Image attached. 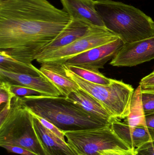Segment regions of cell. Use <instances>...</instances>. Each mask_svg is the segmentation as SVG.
<instances>
[{
    "label": "cell",
    "mask_w": 154,
    "mask_h": 155,
    "mask_svg": "<svg viewBox=\"0 0 154 155\" xmlns=\"http://www.w3.org/2000/svg\"><path fill=\"white\" fill-rule=\"evenodd\" d=\"M71 20L48 0H0V51L31 64Z\"/></svg>",
    "instance_id": "cell-1"
},
{
    "label": "cell",
    "mask_w": 154,
    "mask_h": 155,
    "mask_svg": "<svg viewBox=\"0 0 154 155\" xmlns=\"http://www.w3.org/2000/svg\"><path fill=\"white\" fill-rule=\"evenodd\" d=\"M21 97L30 112L48 120L63 132L102 128L111 124L90 114L65 97L30 95Z\"/></svg>",
    "instance_id": "cell-2"
},
{
    "label": "cell",
    "mask_w": 154,
    "mask_h": 155,
    "mask_svg": "<svg viewBox=\"0 0 154 155\" xmlns=\"http://www.w3.org/2000/svg\"><path fill=\"white\" fill-rule=\"evenodd\" d=\"M95 7L105 27L126 43L154 35V21L143 11L112 0H95Z\"/></svg>",
    "instance_id": "cell-3"
},
{
    "label": "cell",
    "mask_w": 154,
    "mask_h": 155,
    "mask_svg": "<svg viewBox=\"0 0 154 155\" xmlns=\"http://www.w3.org/2000/svg\"><path fill=\"white\" fill-rule=\"evenodd\" d=\"M33 119L21 97H14L9 113L0 124V146L19 147L37 155H46L34 130Z\"/></svg>",
    "instance_id": "cell-4"
},
{
    "label": "cell",
    "mask_w": 154,
    "mask_h": 155,
    "mask_svg": "<svg viewBox=\"0 0 154 155\" xmlns=\"http://www.w3.org/2000/svg\"><path fill=\"white\" fill-rule=\"evenodd\" d=\"M63 67L66 75L75 81L80 89L98 100L114 118L121 120L128 116L134 93L131 85L113 79L107 85L94 84L77 76L64 64Z\"/></svg>",
    "instance_id": "cell-5"
},
{
    "label": "cell",
    "mask_w": 154,
    "mask_h": 155,
    "mask_svg": "<svg viewBox=\"0 0 154 155\" xmlns=\"http://www.w3.org/2000/svg\"><path fill=\"white\" fill-rule=\"evenodd\" d=\"M67 143L78 155H99L108 150H132L114 133L110 125L102 128L64 132Z\"/></svg>",
    "instance_id": "cell-6"
},
{
    "label": "cell",
    "mask_w": 154,
    "mask_h": 155,
    "mask_svg": "<svg viewBox=\"0 0 154 155\" xmlns=\"http://www.w3.org/2000/svg\"><path fill=\"white\" fill-rule=\"evenodd\" d=\"M118 38V36L107 29H104L82 37L71 44L54 50L43 56L37 57L35 60L41 64L44 62L63 64L71 57Z\"/></svg>",
    "instance_id": "cell-7"
},
{
    "label": "cell",
    "mask_w": 154,
    "mask_h": 155,
    "mask_svg": "<svg viewBox=\"0 0 154 155\" xmlns=\"http://www.w3.org/2000/svg\"><path fill=\"white\" fill-rule=\"evenodd\" d=\"M124 45L120 38L95 47L67 60L63 64L88 70L99 71L112 60Z\"/></svg>",
    "instance_id": "cell-8"
},
{
    "label": "cell",
    "mask_w": 154,
    "mask_h": 155,
    "mask_svg": "<svg viewBox=\"0 0 154 155\" xmlns=\"http://www.w3.org/2000/svg\"><path fill=\"white\" fill-rule=\"evenodd\" d=\"M154 59V35L124 44L109 64L117 67H133Z\"/></svg>",
    "instance_id": "cell-9"
},
{
    "label": "cell",
    "mask_w": 154,
    "mask_h": 155,
    "mask_svg": "<svg viewBox=\"0 0 154 155\" xmlns=\"http://www.w3.org/2000/svg\"><path fill=\"white\" fill-rule=\"evenodd\" d=\"M104 29H107L91 25L80 20H71L57 37L43 48L36 58L43 56L54 50L71 44L82 37Z\"/></svg>",
    "instance_id": "cell-10"
},
{
    "label": "cell",
    "mask_w": 154,
    "mask_h": 155,
    "mask_svg": "<svg viewBox=\"0 0 154 155\" xmlns=\"http://www.w3.org/2000/svg\"><path fill=\"white\" fill-rule=\"evenodd\" d=\"M0 81L29 87L38 91L42 95L61 96L58 88L49 80L42 75L35 76L30 74H20L0 69Z\"/></svg>",
    "instance_id": "cell-11"
},
{
    "label": "cell",
    "mask_w": 154,
    "mask_h": 155,
    "mask_svg": "<svg viewBox=\"0 0 154 155\" xmlns=\"http://www.w3.org/2000/svg\"><path fill=\"white\" fill-rule=\"evenodd\" d=\"M110 127L115 134L134 151L143 144L154 140V132L144 126H131L113 118Z\"/></svg>",
    "instance_id": "cell-12"
},
{
    "label": "cell",
    "mask_w": 154,
    "mask_h": 155,
    "mask_svg": "<svg viewBox=\"0 0 154 155\" xmlns=\"http://www.w3.org/2000/svg\"><path fill=\"white\" fill-rule=\"evenodd\" d=\"M63 10L71 20H78L98 27L105 25L95 7V0H61Z\"/></svg>",
    "instance_id": "cell-13"
},
{
    "label": "cell",
    "mask_w": 154,
    "mask_h": 155,
    "mask_svg": "<svg viewBox=\"0 0 154 155\" xmlns=\"http://www.w3.org/2000/svg\"><path fill=\"white\" fill-rule=\"evenodd\" d=\"M33 117V127L46 155H78L68 143L45 128Z\"/></svg>",
    "instance_id": "cell-14"
},
{
    "label": "cell",
    "mask_w": 154,
    "mask_h": 155,
    "mask_svg": "<svg viewBox=\"0 0 154 155\" xmlns=\"http://www.w3.org/2000/svg\"><path fill=\"white\" fill-rule=\"evenodd\" d=\"M39 71L42 75L49 80L58 88L62 96L67 97L73 91L80 88L75 81L66 75L63 64L43 63Z\"/></svg>",
    "instance_id": "cell-15"
},
{
    "label": "cell",
    "mask_w": 154,
    "mask_h": 155,
    "mask_svg": "<svg viewBox=\"0 0 154 155\" xmlns=\"http://www.w3.org/2000/svg\"><path fill=\"white\" fill-rule=\"evenodd\" d=\"M66 97L97 118L110 122L114 118L98 100L80 88L73 91Z\"/></svg>",
    "instance_id": "cell-16"
},
{
    "label": "cell",
    "mask_w": 154,
    "mask_h": 155,
    "mask_svg": "<svg viewBox=\"0 0 154 155\" xmlns=\"http://www.w3.org/2000/svg\"><path fill=\"white\" fill-rule=\"evenodd\" d=\"M0 69L20 74L35 76L41 75L39 69L32 64L24 63L18 61L4 51H0Z\"/></svg>",
    "instance_id": "cell-17"
},
{
    "label": "cell",
    "mask_w": 154,
    "mask_h": 155,
    "mask_svg": "<svg viewBox=\"0 0 154 155\" xmlns=\"http://www.w3.org/2000/svg\"><path fill=\"white\" fill-rule=\"evenodd\" d=\"M125 119V123L131 126H146L145 115L143 108L142 89L140 85L133 94L129 114Z\"/></svg>",
    "instance_id": "cell-18"
},
{
    "label": "cell",
    "mask_w": 154,
    "mask_h": 155,
    "mask_svg": "<svg viewBox=\"0 0 154 155\" xmlns=\"http://www.w3.org/2000/svg\"><path fill=\"white\" fill-rule=\"evenodd\" d=\"M65 65L68 70L77 76L90 83L107 85L110 84L113 80V79L104 76L99 71H94L76 66Z\"/></svg>",
    "instance_id": "cell-19"
},
{
    "label": "cell",
    "mask_w": 154,
    "mask_h": 155,
    "mask_svg": "<svg viewBox=\"0 0 154 155\" xmlns=\"http://www.w3.org/2000/svg\"><path fill=\"white\" fill-rule=\"evenodd\" d=\"M142 100L145 115L154 113V90H142Z\"/></svg>",
    "instance_id": "cell-20"
},
{
    "label": "cell",
    "mask_w": 154,
    "mask_h": 155,
    "mask_svg": "<svg viewBox=\"0 0 154 155\" xmlns=\"http://www.w3.org/2000/svg\"><path fill=\"white\" fill-rule=\"evenodd\" d=\"M11 89L12 93L15 96L20 97L30 95H42V94L38 91L19 85L11 84Z\"/></svg>",
    "instance_id": "cell-21"
},
{
    "label": "cell",
    "mask_w": 154,
    "mask_h": 155,
    "mask_svg": "<svg viewBox=\"0 0 154 155\" xmlns=\"http://www.w3.org/2000/svg\"><path fill=\"white\" fill-rule=\"evenodd\" d=\"M31 114L34 117H36L37 119H38V120L40 122L41 124L45 128H47V129L52 132L53 134H55L56 135L58 136V137H59L60 138H61L62 140L65 141V134H64V132L60 130L56 126L54 125L53 124L49 122L48 120H46V119L42 118V117H40L33 114L32 113H31Z\"/></svg>",
    "instance_id": "cell-22"
},
{
    "label": "cell",
    "mask_w": 154,
    "mask_h": 155,
    "mask_svg": "<svg viewBox=\"0 0 154 155\" xmlns=\"http://www.w3.org/2000/svg\"><path fill=\"white\" fill-rule=\"evenodd\" d=\"M134 151L135 155H154V140L143 144Z\"/></svg>",
    "instance_id": "cell-23"
},
{
    "label": "cell",
    "mask_w": 154,
    "mask_h": 155,
    "mask_svg": "<svg viewBox=\"0 0 154 155\" xmlns=\"http://www.w3.org/2000/svg\"><path fill=\"white\" fill-rule=\"evenodd\" d=\"M139 85L142 90H154V70L150 74L141 79Z\"/></svg>",
    "instance_id": "cell-24"
},
{
    "label": "cell",
    "mask_w": 154,
    "mask_h": 155,
    "mask_svg": "<svg viewBox=\"0 0 154 155\" xmlns=\"http://www.w3.org/2000/svg\"><path fill=\"white\" fill-rule=\"evenodd\" d=\"M1 147L6 149L8 152L18 154L21 155H37L34 153L27 150V149H24V148H22V147H19L6 145L1 146Z\"/></svg>",
    "instance_id": "cell-25"
},
{
    "label": "cell",
    "mask_w": 154,
    "mask_h": 155,
    "mask_svg": "<svg viewBox=\"0 0 154 155\" xmlns=\"http://www.w3.org/2000/svg\"><path fill=\"white\" fill-rule=\"evenodd\" d=\"M99 155H135L133 150H108L102 151Z\"/></svg>",
    "instance_id": "cell-26"
},
{
    "label": "cell",
    "mask_w": 154,
    "mask_h": 155,
    "mask_svg": "<svg viewBox=\"0 0 154 155\" xmlns=\"http://www.w3.org/2000/svg\"><path fill=\"white\" fill-rule=\"evenodd\" d=\"M11 102L12 100H9L8 102L5 104L2 109H1L0 113V124H2L4 121L5 117L9 113L11 109Z\"/></svg>",
    "instance_id": "cell-27"
},
{
    "label": "cell",
    "mask_w": 154,
    "mask_h": 155,
    "mask_svg": "<svg viewBox=\"0 0 154 155\" xmlns=\"http://www.w3.org/2000/svg\"><path fill=\"white\" fill-rule=\"evenodd\" d=\"M146 126L154 133V113L145 116Z\"/></svg>",
    "instance_id": "cell-28"
}]
</instances>
